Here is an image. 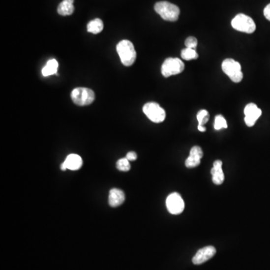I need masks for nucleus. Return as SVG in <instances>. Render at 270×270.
<instances>
[{
    "instance_id": "f257e3e1",
    "label": "nucleus",
    "mask_w": 270,
    "mask_h": 270,
    "mask_svg": "<svg viewBox=\"0 0 270 270\" xmlns=\"http://www.w3.org/2000/svg\"><path fill=\"white\" fill-rule=\"evenodd\" d=\"M117 51L121 62L125 66H131L137 58L136 51L134 44L128 40H122L117 45Z\"/></svg>"
},
{
    "instance_id": "f03ea898",
    "label": "nucleus",
    "mask_w": 270,
    "mask_h": 270,
    "mask_svg": "<svg viewBox=\"0 0 270 270\" xmlns=\"http://www.w3.org/2000/svg\"><path fill=\"white\" fill-rule=\"evenodd\" d=\"M155 11L159 14L163 20L174 22L179 19L180 10L177 5L166 1L156 2L155 5Z\"/></svg>"
},
{
    "instance_id": "7ed1b4c3",
    "label": "nucleus",
    "mask_w": 270,
    "mask_h": 270,
    "mask_svg": "<svg viewBox=\"0 0 270 270\" xmlns=\"http://www.w3.org/2000/svg\"><path fill=\"white\" fill-rule=\"evenodd\" d=\"M71 97L73 102L78 106H87L95 101V95L90 89L78 87L73 90Z\"/></svg>"
},
{
    "instance_id": "20e7f679",
    "label": "nucleus",
    "mask_w": 270,
    "mask_h": 270,
    "mask_svg": "<svg viewBox=\"0 0 270 270\" xmlns=\"http://www.w3.org/2000/svg\"><path fill=\"white\" fill-rule=\"evenodd\" d=\"M221 68L224 74H226L233 82L240 83L242 81L243 74L240 62L233 59H226L223 61Z\"/></svg>"
},
{
    "instance_id": "39448f33",
    "label": "nucleus",
    "mask_w": 270,
    "mask_h": 270,
    "mask_svg": "<svg viewBox=\"0 0 270 270\" xmlns=\"http://www.w3.org/2000/svg\"><path fill=\"white\" fill-rule=\"evenodd\" d=\"M231 26L237 31L248 34L253 33L256 30V25L252 18L244 14H237L231 21Z\"/></svg>"
},
{
    "instance_id": "423d86ee",
    "label": "nucleus",
    "mask_w": 270,
    "mask_h": 270,
    "mask_svg": "<svg viewBox=\"0 0 270 270\" xmlns=\"http://www.w3.org/2000/svg\"><path fill=\"white\" fill-rule=\"evenodd\" d=\"M185 69V64L179 58H168L164 60L161 66V74L164 78L182 73Z\"/></svg>"
},
{
    "instance_id": "0eeeda50",
    "label": "nucleus",
    "mask_w": 270,
    "mask_h": 270,
    "mask_svg": "<svg viewBox=\"0 0 270 270\" xmlns=\"http://www.w3.org/2000/svg\"><path fill=\"white\" fill-rule=\"evenodd\" d=\"M143 111L149 120L155 123H161L166 118L165 111L155 102H149L144 104Z\"/></svg>"
},
{
    "instance_id": "6e6552de",
    "label": "nucleus",
    "mask_w": 270,
    "mask_h": 270,
    "mask_svg": "<svg viewBox=\"0 0 270 270\" xmlns=\"http://www.w3.org/2000/svg\"><path fill=\"white\" fill-rule=\"evenodd\" d=\"M166 207L168 212L172 215H180L185 209V202L178 193L174 192L167 198Z\"/></svg>"
},
{
    "instance_id": "1a4fd4ad",
    "label": "nucleus",
    "mask_w": 270,
    "mask_h": 270,
    "mask_svg": "<svg viewBox=\"0 0 270 270\" xmlns=\"http://www.w3.org/2000/svg\"><path fill=\"white\" fill-rule=\"evenodd\" d=\"M244 114H245V124L248 127L254 126V124L256 123L257 120L259 119L262 114V111L258 108L256 104L254 103H250L247 104L244 109Z\"/></svg>"
},
{
    "instance_id": "9d476101",
    "label": "nucleus",
    "mask_w": 270,
    "mask_h": 270,
    "mask_svg": "<svg viewBox=\"0 0 270 270\" xmlns=\"http://www.w3.org/2000/svg\"><path fill=\"white\" fill-rule=\"evenodd\" d=\"M215 253H216V249L215 247L211 246V245L204 247V248L198 250V252L194 255L192 259L193 264L195 265L204 264L211 259L215 255Z\"/></svg>"
},
{
    "instance_id": "9b49d317",
    "label": "nucleus",
    "mask_w": 270,
    "mask_h": 270,
    "mask_svg": "<svg viewBox=\"0 0 270 270\" xmlns=\"http://www.w3.org/2000/svg\"><path fill=\"white\" fill-rule=\"evenodd\" d=\"M204 152L202 149L198 146L193 147L190 151L189 156L185 160V166L188 168H196L201 164Z\"/></svg>"
},
{
    "instance_id": "f8f14e48",
    "label": "nucleus",
    "mask_w": 270,
    "mask_h": 270,
    "mask_svg": "<svg viewBox=\"0 0 270 270\" xmlns=\"http://www.w3.org/2000/svg\"><path fill=\"white\" fill-rule=\"evenodd\" d=\"M83 165V159L77 154H70L65 158V161L61 164V170L65 171L68 169L71 171H78L81 169Z\"/></svg>"
},
{
    "instance_id": "ddd939ff",
    "label": "nucleus",
    "mask_w": 270,
    "mask_h": 270,
    "mask_svg": "<svg viewBox=\"0 0 270 270\" xmlns=\"http://www.w3.org/2000/svg\"><path fill=\"white\" fill-rule=\"evenodd\" d=\"M125 193L119 188H112L110 191L108 203L111 207H118L125 202Z\"/></svg>"
},
{
    "instance_id": "4468645a",
    "label": "nucleus",
    "mask_w": 270,
    "mask_h": 270,
    "mask_svg": "<svg viewBox=\"0 0 270 270\" xmlns=\"http://www.w3.org/2000/svg\"><path fill=\"white\" fill-rule=\"evenodd\" d=\"M212 182L215 185H219L224 182V175L222 170V161L217 160L213 163V168L211 170Z\"/></svg>"
},
{
    "instance_id": "2eb2a0df",
    "label": "nucleus",
    "mask_w": 270,
    "mask_h": 270,
    "mask_svg": "<svg viewBox=\"0 0 270 270\" xmlns=\"http://www.w3.org/2000/svg\"><path fill=\"white\" fill-rule=\"evenodd\" d=\"M74 0H63L57 8L59 14L62 16H68L72 14L74 11Z\"/></svg>"
},
{
    "instance_id": "dca6fc26",
    "label": "nucleus",
    "mask_w": 270,
    "mask_h": 270,
    "mask_svg": "<svg viewBox=\"0 0 270 270\" xmlns=\"http://www.w3.org/2000/svg\"><path fill=\"white\" fill-rule=\"evenodd\" d=\"M58 68L59 63L57 60L52 59L47 62L46 65L43 68L41 73L44 77L51 76V75L57 74Z\"/></svg>"
},
{
    "instance_id": "f3484780",
    "label": "nucleus",
    "mask_w": 270,
    "mask_h": 270,
    "mask_svg": "<svg viewBox=\"0 0 270 270\" xmlns=\"http://www.w3.org/2000/svg\"><path fill=\"white\" fill-rule=\"evenodd\" d=\"M104 29V24L99 18H95L87 24V31L90 33L98 34Z\"/></svg>"
},
{
    "instance_id": "a211bd4d",
    "label": "nucleus",
    "mask_w": 270,
    "mask_h": 270,
    "mask_svg": "<svg viewBox=\"0 0 270 270\" xmlns=\"http://www.w3.org/2000/svg\"><path fill=\"white\" fill-rule=\"evenodd\" d=\"M181 57H182L183 60L188 61V60H196V59H198V54L197 53L196 50L186 48L182 50V52H181Z\"/></svg>"
},
{
    "instance_id": "6ab92c4d",
    "label": "nucleus",
    "mask_w": 270,
    "mask_h": 270,
    "mask_svg": "<svg viewBox=\"0 0 270 270\" xmlns=\"http://www.w3.org/2000/svg\"><path fill=\"white\" fill-rule=\"evenodd\" d=\"M117 168L119 171L122 172H128L131 169L130 161L126 158H120L117 161Z\"/></svg>"
},
{
    "instance_id": "aec40b11",
    "label": "nucleus",
    "mask_w": 270,
    "mask_h": 270,
    "mask_svg": "<svg viewBox=\"0 0 270 270\" xmlns=\"http://www.w3.org/2000/svg\"><path fill=\"white\" fill-rule=\"evenodd\" d=\"M197 119H198V125L204 126V125L210 120V114H209L208 111H206V110H201L198 112Z\"/></svg>"
},
{
    "instance_id": "412c9836",
    "label": "nucleus",
    "mask_w": 270,
    "mask_h": 270,
    "mask_svg": "<svg viewBox=\"0 0 270 270\" xmlns=\"http://www.w3.org/2000/svg\"><path fill=\"white\" fill-rule=\"evenodd\" d=\"M214 128L215 130H221L222 128H228V123L224 117L221 115H217L215 118V123H214Z\"/></svg>"
},
{
    "instance_id": "4be33fe9",
    "label": "nucleus",
    "mask_w": 270,
    "mask_h": 270,
    "mask_svg": "<svg viewBox=\"0 0 270 270\" xmlns=\"http://www.w3.org/2000/svg\"><path fill=\"white\" fill-rule=\"evenodd\" d=\"M185 45L186 48L196 49L197 46H198V40L193 36L188 37L185 40Z\"/></svg>"
},
{
    "instance_id": "5701e85b",
    "label": "nucleus",
    "mask_w": 270,
    "mask_h": 270,
    "mask_svg": "<svg viewBox=\"0 0 270 270\" xmlns=\"http://www.w3.org/2000/svg\"><path fill=\"white\" fill-rule=\"evenodd\" d=\"M125 158L129 161H134L137 160L138 158V155H137L136 152H129L127 153L126 157Z\"/></svg>"
},
{
    "instance_id": "b1692460",
    "label": "nucleus",
    "mask_w": 270,
    "mask_h": 270,
    "mask_svg": "<svg viewBox=\"0 0 270 270\" xmlns=\"http://www.w3.org/2000/svg\"><path fill=\"white\" fill-rule=\"evenodd\" d=\"M264 14L265 18L270 21V3L266 6L264 10Z\"/></svg>"
},
{
    "instance_id": "393cba45",
    "label": "nucleus",
    "mask_w": 270,
    "mask_h": 270,
    "mask_svg": "<svg viewBox=\"0 0 270 270\" xmlns=\"http://www.w3.org/2000/svg\"><path fill=\"white\" fill-rule=\"evenodd\" d=\"M198 128L200 131H201V132H204V131H206V130H207V128H206L205 127L201 126V125H198Z\"/></svg>"
}]
</instances>
